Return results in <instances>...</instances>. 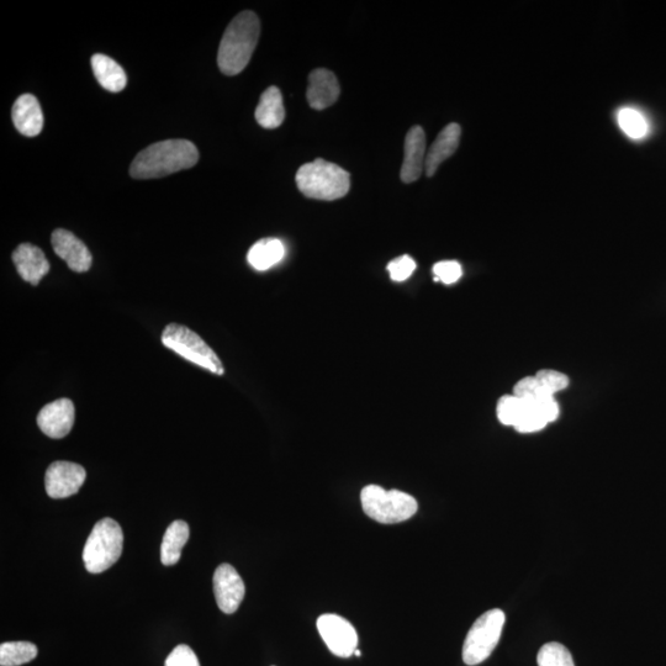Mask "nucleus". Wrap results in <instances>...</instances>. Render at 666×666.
I'll return each mask as SVG.
<instances>
[{
    "label": "nucleus",
    "mask_w": 666,
    "mask_h": 666,
    "mask_svg": "<svg viewBox=\"0 0 666 666\" xmlns=\"http://www.w3.org/2000/svg\"><path fill=\"white\" fill-rule=\"evenodd\" d=\"M295 179L306 198L326 202L346 197L351 188L350 173L321 158L300 167Z\"/></svg>",
    "instance_id": "7ed1b4c3"
},
{
    "label": "nucleus",
    "mask_w": 666,
    "mask_h": 666,
    "mask_svg": "<svg viewBox=\"0 0 666 666\" xmlns=\"http://www.w3.org/2000/svg\"><path fill=\"white\" fill-rule=\"evenodd\" d=\"M199 151L193 142L167 140L145 148L131 163L130 176L135 179H156L184 171L197 165Z\"/></svg>",
    "instance_id": "f257e3e1"
},
{
    "label": "nucleus",
    "mask_w": 666,
    "mask_h": 666,
    "mask_svg": "<svg viewBox=\"0 0 666 666\" xmlns=\"http://www.w3.org/2000/svg\"><path fill=\"white\" fill-rule=\"evenodd\" d=\"M341 88L335 74L325 68H317L310 73L308 100L310 107L324 110L331 107L340 97Z\"/></svg>",
    "instance_id": "4468645a"
},
{
    "label": "nucleus",
    "mask_w": 666,
    "mask_h": 666,
    "mask_svg": "<svg viewBox=\"0 0 666 666\" xmlns=\"http://www.w3.org/2000/svg\"><path fill=\"white\" fill-rule=\"evenodd\" d=\"M165 666H200V663L192 648L185 646V644H179L168 655Z\"/></svg>",
    "instance_id": "7c9ffc66"
},
{
    "label": "nucleus",
    "mask_w": 666,
    "mask_h": 666,
    "mask_svg": "<svg viewBox=\"0 0 666 666\" xmlns=\"http://www.w3.org/2000/svg\"><path fill=\"white\" fill-rule=\"evenodd\" d=\"M416 262L410 256H401L388 264L390 278L394 282H405L415 272Z\"/></svg>",
    "instance_id": "c756f323"
},
{
    "label": "nucleus",
    "mask_w": 666,
    "mask_h": 666,
    "mask_svg": "<svg viewBox=\"0 0 666 666\" xmlns=\"http://www.w3.org/2000/svg\"><path fill=\"white\" fill-rule=\"evenodd\" d=\"M214 594L219 609L232 615L239 610L245 599V583L236 569L230 564H221L214 574Z\"/></svg>",
    "instance_id": "9d476101"
},
{
    "label": "nucleus",
    "mask_w": 666,
    "mask_h": 666,
    "mask_svg": "<svg viewBox=\"0 0 666 666\" xmlns=\"http://www.w3.org/2000/svg\"><path fill=\"white\" fill-rule=\"evenodd\" d=\"M187 522L178 520L169 525L161 544V562L163 565H174L181 559L182 551L189 539Z\"/></svg>",
    "instance_id": "412c9836"
},
{
    "label": "nucleus",
    "mask_w": 666,
    "mask_h": 666,
    "mask_svg": "<svg viewBox=\"0 0 666 666\" xmlns=\"http://www.w3.org/2000/svg\"><path fill=\"white\" fill-rule=\"evenodd\" d=\"M538 666H575L572 653L557 642L544 644L537 657Z\"/></svg>",
    "instance_id": "b1692460"
},
{
    "label": "nucleus",
    "mask_w": 666,
    "mask_h": 666,
    "mask_svg": "<svg viewBox=\"0 0 666 666\" xmlns=\"http://www.w3.org/2000/svg\"><path fill=\"white\" fill-rule=\"evenodd\" d=\"M514 395L523 401H538L548 398V396H554L544 390L536 375L518 380L514 387Z\"/></svg>",
    "instance_id": "bb28decb"
},
{
    "label": "nucleus",
    "mask_w": 666,
    "mask_h": 666,
    "mask_svg": "<svg viewBox=\"0 0 666 666\" xmlns=\"http://www.w3.org/2000/svg\"><path fill=\"white\" fill-rule=\"evenodd\" d=\"M353 655H356V657H361V655H362L361 650H358V649L354 650Z\"/></svg>",
    "instance_id": "2f4dec72"
},
{
    "label": "nucleus",
    "mask_w": 666,
    "mask_h": 666,
    "mask_svg": "<svg viewBox=\"0 0 666 666\" xmlns=\"http://www.w3.org/2000/svg\"><path fill=\"white\" fill-rule=\"evenodd\" d=\"M361 501L366 515L383 525L410 520L419 509L414 496L400 490H385L379 485L366 486Z\"/></svg>",
    "instance_id": "39448f33"
},
{
    "label": "nucleus",
    "mask_w": 666,
    "mask_h": 666,
    "mask_svg": "<svg viewBox=\"0 0 666 666\" xmlns=\"http://www.w3.org/2000/svg\"><path fill=\"white\" fill-rule=\"evenodd\" d=\"M285 256L283 242L278 239L259 240L250 248L247 261L258 272L268 271L282 261Z\"/></svg>",
    "instance_id": "aec40b11"
},
{
    "label": "nucleus",
    "mask_w": 666,
    "mask_h": 666,
    "mask_svg": "<svg viewBox=\"0 0 666 666\" xmlns=\"http://www.w3.org/2000/svg\"><path fill=\"white\" fill-rule=\"evenodd\" d=\"M433 274H435L436 282L454 284L462 278L463 268L456 261H442L433 266Z\"/></svg>",
    "instance_id": "c85d7f7f"
},
{
    "label": "nucleus",
    "mask_w": 666,
    "mask_h": 666,
    "mask_svg": "<svg viewBox=\"0 0 666 666\" xmlns=\"http://www.w3.org/2000/svg\"><path fill=\"white\" fill-rule=\"evenodd\" d=\"M618 124L625 134L631 139H643L648 132V123L646 118L636 109L623 108L618 113Z\"/></svg>",
    "instance_id": "5701e85b"
},
{
    "label": "nucleus",
    "mask_w": 666,
    "mask_h": 666,
    "mask_svg": "<svg viewBox=\"0 0 666 666\" xmlns=\"http://www.w3.org/2000/svg\"><path fill=\"white\" fill-rule=\"evenodd\" d=\"M87 472L82 465L58 461L52 463L45 475L47 495L52 499H66L76 495L86 481Z\"/></svg>",
    "instance_id": "1a4fd4ad"
},
{
    "label": "nucleus",
    "mask_w": 666,
    "mask_h": 666,
    "mask_svg": "<svg viewBox=\"0 0 666 666\" xmlns=\"http://www.w3.org/2000/svg\"><path fill=\"white\" fill-rule=\"evenodd\" d=\"M52 247L58 257L67 263L71 271L76 273L88 272L92 267L93 257L88 247L74 236L72 232L58 229L51 237Z\"/></svg>",
    "instance_id": "f8f14e48"
},
{
    "label": "nucleus",
    "mask_w": 666,
    "mask_h": 666,
    "mask_svg": "<svg viewBox=\"0 0 666 666\" xmlns=\"http://www.w3.org/2000/svg\"><path fill=\"white\" fill-rule=\"evenodd\" d=\"M538 382L549 394L555 395L569 387L568 375L554 369H542L536 374Z\"/></svg>",
    "instance_id": "cd10ccee"
},
{
    "label": "nucleus",
    "mask_w": 666,
    "mask_h": 666,
    "mask_svg": "<svg viewBox=\"0 0 666 666\" xmlns=\"http://www.w3.org/2000/svg\"><path fill=\"white\" fill-rule=\"evenodd\" d=\"M37 657V647L30 642H7L0 646V665L20 666Z\"/></svg>",
    "instance_id": "4be33fe9"
},
{
    "label": "nucleus",
    "mask_w": 666,
    "mask_h": 666,
    "mask_svg": "<svg viewBox=\"0 0 666 666\" xmlns=\"http://www.w3.org/2000/svg\"><path fill=\"white\" fill-rule=\"evenodd\" d=\"M261 34V23L253 12H242L227 26L219 47L218 65L226 76H237L251 61Z\"/></svg>",
    "instance_id": "f03ea898"
},
{
    "label": "nucleus",
    "mask_w": 666,
    "mask_h": 666,
    "mask_svg": "<svg viewBox=\"0 0 666 666\" xmlns=\"http://www.w3.org/2000/svg\"><path fill=\"white\" fill-rule=\"evenodd\" d=\"M404 152V163L400 173L401 181L412 183L421 177L426 163V135L421 126H414L407 132Z\"/></svg>",
    "instance_id": "ddd939ff"
},
{
    "label": "nucleus",
    "mask_w": 666,
    "mask_h": 666,
    "mask_svg": "<svg viewBox=\"0 0 666 666\" xmlns=\"http://www.w3.org/2000/svg\"><path fill=\"white\" fill-rule=\"evenodd\" d=\"M525 401L514 394L505 395L499 400L496 414L502 425L516 427L525 411Z\"/></svg>",
    "instance_id": "393cba45"
},
{
    "label": "nucleus",
    "mask_w": 666,
    "mask_h": 666,
    "mask_svg": "<svg viewBox=\"0 0 666 666\" xmlns=\"http://www.w3.org/2000/svg\"><path fill=\"white\" fill-rule=\"evenodd\" d=\"M525 411L516 425V430L521 433H533L543 430L548 425L541 411L538 410L536 403L525 401Z\"/></svg>",
    "instance_id": "a878e982"
},
{
    "label": "nucleus",
    "mask_w": 666,
    "mask_h": 666,
    "mask_svg": "<svg viewBox=\"0 0 666 666\" xmlns=\"http://www.w3.org/2000/svg\"><path fill=\"white\" fill-rule=\"evenodd\" d=\"M92 68L95 78L100 86L107 89L111 93H119L124 91L128 77L123 70V67L115 62L113 58L97 54L92 57Z\"/></svg>",
    "instance_id": "a211bd4d"
},
{
    "label": "nucleus",
    "mask_w": 666,
    "mask_h": 666,
    "mask_svg": "<svg viewBox=\"0 0 666 666\" xmlns=\"http://www.w3.org/2000/svg\"><path fill=\"white\" fill-rule=\"evenodd\" d=\"M163 346L187 359L190 363L197 364L216 375H224L225 368L222 362L202 337L188 327L169 324L162 332Z\"/></svg>",
    "instance_id": "423d86ee"
},
{
    "label": "nucleus",
    "mask_w": 666,
    "mask_h": 666,
    "mask_svg": "<svg viewBox=\"0 0 666 666\" xmlns=\"http://www.w3.org/2000/svg\"><path fill=\"white\" fill-rule=\"evenodd\" d=\"M13 262L20 277L33 285L39 284L40 280L50 272V263L45 253L31 243H21L13 253Z\"/></svg>",
    "instance_id": "2eb2a0df"
},
{
    "label": "nucleus",
    "mask_w": 666,
    "mask_h": 666,
    "mask_svg": "<svg viewBox=\"0 0 666 666\" xmlns=\"http://www.w3.org/2000/svg\"><path fill=\"white\" fill-rule=\"evenodd\" d=\"M124 532L113 518H103L94 526L83 549V562L91 574L113 567L123 553Z\"/></svg>",
    "instance_id": "20e7f679"
},
{
    "label": "nucleus",
    "mask_w": 666,
    "mask_h": 666,
    "mask_svg": "<svg viewBox=\"0 0 666 666\" xmlns=\"http://www.w3.org/2000/svg\"><path fill=\"white\" fill-rule=\"evenodd\" d=\"M13 123L21 135L35 137L44 128V114L34 95L23 94L13 105Z\"/></svg>",
    "instance_id": "dca6fc26"
},
{
    "label": "nucleus",
    "mask_w": 666,
    "mask_h": 666,
    "mask_svg": "<svg viewBox=\"0 0 666 666\" xmlns=\"http://www.w3.org/2000/svg\"><path fill=\"white\" fill-rule=\"evenodd\" d=\"M317 629L332 654L340 658L352 657L358 646V634L346 618L327 613L317 620Z\"/></svg>",
    "instance_id": "6e6552de"
},
{
    "label": "nucleus",
    "mask_w": 666,
    "mask_h": 666,
    "mask_svg": "<svg viewBox=\"0 0 666 666\" xmlns=\"http://www.w3.org/2000/svg\"><path fill=\"white\" fill-rule=\"evenodd\" d=\"M506 616L499 609L481 615L469 629L463 646V662L469 666L479 665L493 654L504 629Z\"/></svg>",
    "instance_id": "0eeeda50"
},
{
    "label": "nucleus",
    "mask_w": 666,
    "mask_h": 666,
    "mask_svg": "<svg viewBox=\"0 0 666 666\" xmlns=\"http://www.w3.org/2000/svg\"><path fill=\"white\" fill-rule=\"evenodd\" d=\"M285 109L282 92L277 87H269L261 95L256 109V120L264 129H277L283 124Z\"/></svg>",
    "instance_id": "6ab92c4d"
},
{
    "label": "nucleus",
    "mask_w": 666,
    "mask_h": 666,
    "mask_svg": "<svg viewBox=\"0 0 666 666\" xmlns=\"http://www.w3.org/2000/svg\"><path fill=\"white\" fill-rule=\"evenodd\" d=\"M76 419V410L70 399H58L42 407L37 416V426L47 437H66L72 431Z\"/></svg>",
    "instance_id": "9b49d317"
},
{
    "label": "nucleus",
    "mask_w": 666,
    "mask_h": 666,
    "mask_svg": "<svg viewBox=\"0 0 666 666\" xmlns=\"http://www.w3.org/2000/svg\"><path fill=\"white\" fill-rule=\"evenodd\" d=\"M462 129L456 123L449 124L444 128L440 135L427 152L425 172L427 177L435 176L438 167L456 153L461 141Z\"/></svg>",
    "instance_id": "f3484780"
}]
</instances>
